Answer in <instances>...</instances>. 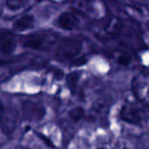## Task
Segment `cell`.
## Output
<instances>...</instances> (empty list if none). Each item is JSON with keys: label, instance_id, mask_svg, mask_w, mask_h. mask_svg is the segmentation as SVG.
I'll list each match as a JSON object with an SVG mask.
<instances>
[{"label": "cell", "instance_id": "obj_1", "mask_svg": "<svg viewBox=\"0 0 149 149\" xmlns=\"http://www.w3.org/2000/svg\"><path fill=\"white\" fill-rule=\"evenodd\" d=\"M132 91L141 104L149 107V72H139L133 78L131 83Z\"/></svg>", "mask_w": 149, "mask_h": 149}, {"label": "cell", "instance_id": "obj_2", "mask_svg": "<svg viewBox=\"0 0 149 149\" xmlns=\"http://www.w3.org/2000/svg\"><path fill=\"white\" fill-rule=\"evenodd\" d=\"M84 46L85 44L81 40H65L58 49V55L62 58H66V59H77L83 53Z\"/></svg>", "mask_w": 149, "mask_h": 149}, {"label": "cell", "instance_id": "obj_3", "mask_svg": "<svg viewBox=\"0 0 149 149\" xmlns=\"http://www.w3.org/2000/svg\"><path fill=\"white\" fill-rule=\"evenodd\" d=\"M80 24L79 17L76 13L72 11H64L58 15L56 19V25L60 29L65 30V31H72V30L77 29Z\"/></svg>", "mask_w": 149, "mask_h": 149}, {"label": "cell", "instance_id": "obj_4", "mask_svg": "<svg viewBox=\"0 0 149 149\" xmlns=\"http://www.w3.org/2000/svg\"><path fill=\"white\" fill-rule=\"evenodd\" d=\"M141 111L133 104H125L120 112V116L128 124H139L142 120Z\"/></svg>", "mask_w": 149, "mask_h": 149}, {"label": "cell", "instance_id": "obj_5", "mask_svg": "<svg viewBox=\"0 0 149 149\" xmlns=\"http://www.w3.org/2000/svg\"><path fill=\"white\" fill-rule=\"evenodd\" d=\"M15 123H17V116L13 110L4 109L3 114L0 118V126L5 132H11L13 128L15 127Z\"/></svg>", "mask_w": 149, "mask_h": 149}, {"label": "cell", "instance_id": "obj_6", "mask_svg": "<svg viewBox=\"0 0 149 149\" xmlns=\"http://www.w3.org/2000/svg\"><path fill=\"white\" fill-rule=\"evenodd\" d=\"M15 46V39L9 32L0 31V50L5 53H9Z\"/></svg>", "mask_w": 149, "mask_h": 149}, {"label": "cell", "instance_id": "obj_7", "mask_svg": "<svg viewBox=\"0 0 149 149\" xmlns=\"http://www.w3.org/2000/svg\"><path fill=\"white\" fill-rule=\"evenodd\" d=\"M34 24H35V19H34L33 15H23V17H19V19L15 22V24H13V29L19 32L27 31V30H30L34 27Z\"/></svg>", "mask_w": 149, "mask_h": 149}, {"label": "cell", "instance_id": "obj_8", "mask_svg": "<svg viewBox=\"0 0 149 149\" xmlns=\"http://www.w3.org/2000/svg\"><path fill=\"white\" fill-rule=\"evenodd\" d=\"M23 43L25 46L33 49H39L45 46L46 39L41 35H30L23 39Z\"/></svg>", "mask_w": 149, "mask_h": 149}, {"label": "cell", "instance_id": "obj_9", "mask_svg": "<svg viewBox=\"0 0 149 149\" xmlns=\"http://www.w3.org/2000/svg\"><path fill=\"white\" fill-rule=\"evenodd\" d=\"M6 4L8 5L9 8H11V9H19V8H21V7L25 6L26 4H28V2H26V1H17V0H13V1H8Z\"/></svg>", "mask_w": 149, "mask_h": 149}, {"label": "cell", "instance_id": "obj_10", "mask_svg": "<svg viewBox=\"0 0 149 149\" xmlns=\"http://www.w3.org/2000/svg\"><path fill=\"white\" fill-rule=\"evenodd\" d=\"M9 76V70L6 68H0V83L6 80Z\"/></svg>", "mask_w": 149, "mask_h": 149}, {"label": "cell", "instance_id": "obj_11", "mask_svg": "<svg viewBox=\"0 0 149 149\" xmlns=\"http://www.w3.org/2000/svg\"><path fill=\"white\" fill-rule=\"evenodd\" d=\"M3 111H4V107H3L2 103H1V101H0V118H1V116H2Z\"/></svg>", "mask_w": 149, "mask_h": 149}]
</instances>
